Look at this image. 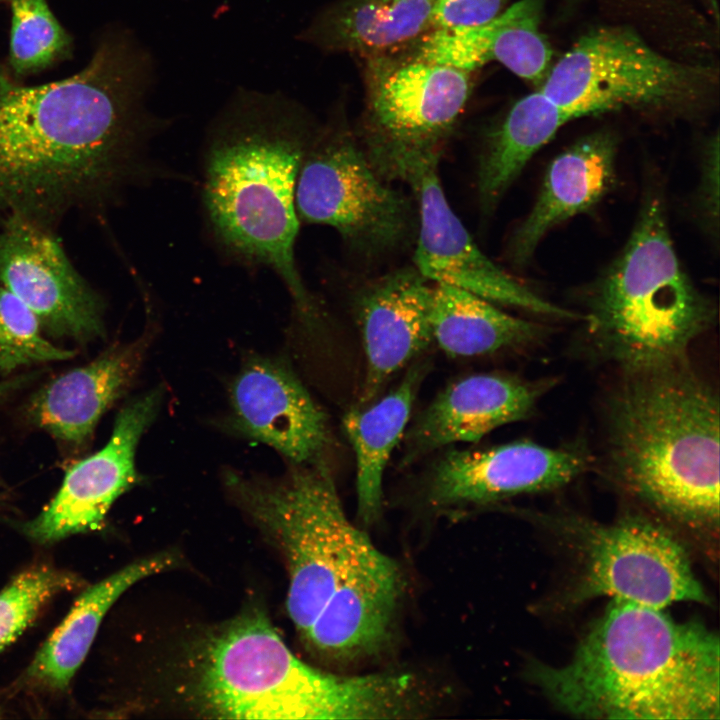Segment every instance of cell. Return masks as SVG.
<instances>
[{
	"label": "cell",
	"mask_w": 720,
	"mask_h": 720,
	"mask_svg": "<svg viewBox=\"0 0 720 720\" xmlns=\"http://www.w3.org/2000/svg\"><path fill=\"white\" fill-rule=\"evenodd\" d=\"M155 81L154 56L125 31L61 81L22 86L0 67V205L41 225L137 177L169 124L146 107Z\"/></svg>",
	"instance_id": "6da1fadb"
},
{
	"label": "cell",
	"mask_w": 720,
	"mask_h": 720,
	"mask_svg": "<svg viewBox=\"0 0 720 720\" xmlns=\"http://www.w3.org/2000/svg\"><path fill=\"white\" fill-rule=\"evenodd\" d=\"M315 132L304 109L282 92L239 87L209 126L202 181L217 243L243 263L276 272L307 324L315 323L318 306L295 260V191Z\"/></svg>",
	"instance_id": "7a4b0ae2"
},
{
	"label": "cell",
	"mask_w": 720,
	"mask_h": 720,
	"mask_svg": "<svg viewBox=\"0 0 720 720\" xmlns=\"http://www.w3.org/2000/svg\"><path fill=\"white\" fill-rule=\"evenodd\" d=\"M719 672V638L706 626L613 600L566 664H534L531 677L574 716L711 720L720 717Z\"/></svg>",
	"instance_id": "3957f363"
},
{
	"label": "cell",
	"mask_w": 720,
	"mask_h": 720,
	"mask_svg": "<svg viewBox=\"0 0 720 720\" xmlns=\"http://www.w3.org/2000/svg\"><path fill=\"white\" fill-rule=\"evenodd\" d=\"M188 696L219 719H412L431 695L409 673L337 675L285 644L262 610H246L207 634L190 662Z\"/></svg>",
	"instance_id": "277c9868"
},
{
	"label": "cell",
	"mask_w": 720,
	"mask_h": 720,
	"mask_svg": "<svg viewBox=\"0 0 720 720\" xmlns=\"http://www.w3.org/2000/svg\"><path fill=\"white\" fill-rule=\"evenodd\" d=\"M616 479L665 515L719 524V397L680 359L624 370L608 411Z\"/></svg>",
	"instance_id": "5b68a950"
},
{
	"label": "cell",
	"mask_w": 720,
	"mask_h": 720,
	"mask_svg": "<svg viewBox=\"0 0 720 720\" xmlns=\"http://www.w3.org/2000/svg\"><path fill=\"white\" fill-rule=\"evenodd\" d=\"M674 248L663 201L650 195L623 250L595 283L585 316L598 351L624 370L686 358L715 318Z\"/></svg>",
	"instance_id": "8992f818"
},
{
	"label": "cell",
	"mask_w": 720,
	"mask_h": 720,
	"mask_svg": "<svg viewBox=\"0 0 720 720\" xmlns=\"http://www.w3.org/2000/svg\"><path fill=\"white\" fill-rule=\"evenodd\" d=\"M232 495L284 557L287 611L302 638L359 572L374 544L348 519L321 461L281 480L230 473Z\"/></svg>",
	"instance_id": "52a82bcc"
},
{
	"label": "cell",
	"mask_w": 720,
	"mask_h": 720,
	"mask_svg": "<svg viewBox=\"0 0 720 720\" xmlns=\"http://www.w3.org/2000/svg\"><path fill=\"white\" fill-rule=\"evenodd\" d=\"M365 154L386 181L439 163L471 93L470 72L400 52L366 58Z\"/></svg>",
	"instance_id": "ba28073f"
},
{
	"label": "cell",
	"mask_w": 720,
	"mask_h": 720,
	"mask_svg": "<svg viewBox=\"0 0 720 720\" xmlns=\"http://www.w3.org/2000/svg\"><path fill=\"white\" fill-rule=\"evenodd\" d=\"M711 71L668 58L623 26L589 31L551 66L540 90L577 119L624 107L679 109L696 104Z\"/></svg>",
	"instance_id": "9c48e42d"
},
{
	"label": "cell",
	"mask_w": 720,
	"mask_h": 720,
	"mask_svg": "<svg viewBox=\"0 0 720 720\" xmlns=\"http://www.w3.org/2000/svg\"><path fill=\"white\" fill-rule=\"evenodd\" d=\"M298 218L333 227L366 259L402 248L413 229L409 199L372 167L343 123L316 130L295 191Z\"/></svg>",
	"instance_id": "30bf717a"
},
{
	"label": "cell",
	"mask_w": 720,
	"mask_h": 720,
	"mask_svg": "<svg viewBox=\"0 0 720 720\" xmlns=\"http://www.w3.org/2000/svg\"><path fill=\"white\" fill-rule=\"evenodd\" d=\"M584 571L572 600L599 596L658 609L682 601L707 603L683 546L662 525L642 516L611 524L569 519Z\"/></svg>",
	"instance_id": "8fae6325"
},
{
	"label": "cell",
	"mask_w": 720,
	"mask_h": 720,
	"mask_svg": "<svg viewBox=\"0 0 720 720\" xmlns=\"http://www.w3.org/2000/svg\"><path fill=\"white\" fill-rule=\"evenodd\" d=\"M0 282L57 337L103 335L102 304L44 226L11 215L0 232Z\"/></svg>",
	"instance_id": "7c38bea8"
},
{
	"label": "cell",
	"mask_w": 720,
	"mask_h": 720,
	"mask_svg": "<svg viewBox=\"0 0 720 720\" xmlns=\"http://www.w3.org/2000/svg\"><path fill=\"white\" fill-rule=\"evenodd\" d=\"M437 167L438 163L427 165L407 182L419 207L415 268L427 280L458 287L495 304L546 317L577 318L530 290L478 248L447 202Z\"/></svg>",
	"instance_id": "4fadbf2b"
},
{
	"label": "cell",
	"mask_w": 720,
	"mask_h": 720,
	"mask_svg": "<svg viewBox=\"0 0 720 720\" xmlns=\"http://www.w3.org/2000/svg\"><path fill=\"white\" fill-rule=\"evenodd\" d=\"M162 399L163 390L157 387L126 404L106 445L67 471L49 505L24 525L25 534L50 543L97 529L114 501L136 483L137 445L155 420Z\"/></svg>",
	"instance_id": "5bb4252c"
},
{
	"label": "cell",
	"mask_w": 720,
	"mask_h": 720,
	"mask_svg": "<svg viewBox=\"0 0 720 720\" xmlns=\"http://www.w3.org/2000/svg\"><path fill=\"white\" fill-rule=\"evenodd\" d=\"M591 464L592 457L583 447L550 448L531 441L451 450L431 472L428 498L437 506L487 504L559 488Z\"/></svg>",
	"instance_id": "9a60e30c"
},
{
	"label": "cell",
	"mask_w": 720,
	"mask_h": 720,
	"mask_svg": "<svg viewBox=\"0 0 720 720\" xmlns=\"http://www.w3.org/2000/svg\"><path fill=\"white\" fill-rule=\"evenodd\" d=\"M232 424L294 465L320 460L330 443L324 411L296 374L279 360H248L230 387Z\"/></svg>",
	"instance_id": "2e32d148"
},
{
	"label": "cell",
	"mask_w": 720,
	"mask_h": 720,
	"mask_svg": "<svg viewBox=\"0 0 720 720\" xmlns=\"http://www.w3.org/2000/svg\"><path fill=\"white\" fill-rule=\"evenodd\" d=\"M416 268L405 267L371 282L357 300V320L366 357L361 403L433 341L432 286Z\"/></svg>",
	"instance_id": "e0dca14e"
},
{
	"label": "cell",
	"mask_w": 720,
	"mask_h": 720,
	"mask_svg": "<svg viewBox=\"0 0 720 720\" xmlns=\"http://www.w3.org/2000/svg\"><path fill=\"white\" fill-rule=\"evenodd\" d=\"M551 384L496 374L471 375L453 383L407 433L403 463L452 443L476 442L502 425L528 417Z\"/></svg>",
	"instance_id": "ac0fdd59"
},
{
	"label": "cell",
	"mask_w": 720,
	"mask_h": 720,
	"mask_svg": "<svg viewBox=\"0 0 720 720\" xmlns=\"http://www.w3.org/2000/svg\"><path fill=\"white\" fill-rule=\"evenodd\" d=\"M543 3L520 0L482 25L431 29L414 43L413 55L470 73L496 61L541 86L552 66L551 47L541 31Z\"/></svg>",
	"instance_id": "d6986e66"
},
{
	"label": "cell",
	"mask_w": 720,
	"mask_h": 720,
	"mask_svg": "<svg viewBox=\"0 0 720 720\" xmlns=\"http://www.w3.org/2000/svg\"><path fill=\"white\" fill-rule=\"evenodd\" d=\"M616 155V137L598 131L581 138L551 162L534 206L510 240L508 253L514 263H526L552 228L604 197L615 182Z\"/></svg>",
	"instance_id": "ffe728a7"
},
{
	"label": "cell",
	"mask_w": 720,
	"mask_h": 720,
	"mask_svg": "<svg viewBox=\"0 0 720 720\" xmlns=\"http://www.w3.org/2000/svg\"><path fill=\"white\" fill-rule=\"evenodd\" d=\"M145 346L142 338L111 347L89 364L55 378L34 396L30 416L54 437L82 443L133 379Z\"/></svg>",
	"instance_id": "44dd1931"
},
{
	"label": "cell",
	"mask_w": 720,
	"mask_h": 720,
	"mask_svg": "<svg viewBox=\"0 0 720 720\" xmlns=\"http://www.w3.org/2000/svg\"><path fill=\"white\" fill-rule=\"evenodd\" d=\"M435 0H340L298 38L327 52L365 58L406 47L431 28Z\"/></svg>",
	"instance_id": "7402d4cb"
},
{
	"label": "cell",
	"mask_w": 720,
	"mask_h": 720,
	"mask_svg": "<svg viewBox=\"0 0 720 720\" xmlns=\"http://www.w3.org/2000/svg\"><path fill=\"white\" fill-rule=\"evenodd\" d=\"M176 554L162 552L135 561L88 587L36 654L27 670L34 682L65 689L82 664L104 615L136 582L172 567Z\"/></svg>",
	"instance_id": "603a6c76"
},
{
	"label": "cell",
	"mask_w": 720,
	"mask_h": 720,
	"mask_svg": "<svg viewBox=\"0 0 720 720\" xmlns=\"http://www.w3.org/2000/svg\"><path fill=\"white\" fill-rule=\"evenodd\" d=\"M425 369L424 365L412 367L382 399L366 409H352L344 417L356 457L357 514L366 524L381 513L384 471L404 433Z\"/></svg>",
	"instance_id": "cb8c5ba5"
},
{
	"label": "cell",
	"mask_w": 720,
	"mask_h": 720,
	"mask_svg": "<svg viewBox=\"0 0 720 720\" xmlns=\"http://www.w3.org/2000/svg\"><path fill=\"white\" fill-rule=\"evenodd\" d=\"M430 320L433 341L452 357L479 356L529 344L543 332L538 324L444 283L432 286Z\"/></svg>",
	"instance_id": "d4e9b609"
},
{
	"label": "cell",
	"mask_w": 720,
	"mask_h": 720,
	"mask_svg": "<svg viewBox=\"0 0 720 720\" xmlns=\"http://www.w3.org/2000/svg\"><path fill=\"white\" fill-rule=\"evenodd\" d=\"M571 120L540 89L518 100L487 136L481 153L477 189L482 207L494 208L531 157Z\"/></svg>",
	"instance_id": "484cf974"
},
{
	"label": "cell",
	"mask_w": 720,
	"mask_h": 720,
	"mask_svg": "<svg viewBox=\"0 0 720 720\" xmlns=\"http://www.w3.org/2000/svg\"><path fill=\"white\" fill-rule=\"evenodd\" d=\"M9 63L18 75L40 71L69 51L71 38L46 0H11Z\"/></svg>",
	"instance_id": "4316f807"
},
{
	"label": "cell",
	"mask_w": 720,
	"mask_h": 720,
	"mask_svg": "<svg viewBox=\"0 0 720 720\" xmlns=\"http://www.w3.org/2000/svg\"><path fill=\"white\" fill-rule=\"evenodd\" d=\"M81 585L76 575L49 565L21 572L0 592V651L12 643L56 594Z\"/></svg>",
	"instance_id": "83f0119b"
},
{
	"label": "cell",
	"mask_w": 720,
	"mask_h": 720,
	"mask_svg": "<svg viewBox=\"0 0 720 720\" xmlns=\"http://www.w3.org/2000/svg\"><path fill=\"white\" fill-rule=\"evenodd\" d=\"M74 351L52 344L41 333L35 313L17 296L0 286V371L20 366L66 360Z\"/></svg>",
	"instance_id": "f1b7e54d"
},
{
	"label": "cell",
	"mask_w": 720,
	"mask_h": 720,
	"mask_svg": "<svg viewBox=\"0 0 720 720\" xmlns=\"http://www.w3.org/2000/svg\"><path fill=\"white\" fill-rule=\"evenodd\" d=\"M509 0H435L431 28L469 27L498 16Z\"/></svg>",
	"instance_id": "f546056e"
},
{
	"label": "cell",
	"mask_w": 720,
	"mask_h": 720,
	"mask_svg": "<svg viewBox=\"0 0 720 720\" xmlns=\"http://www.w3.org/2000/svg\"><path fill=\"white\" fill-rule=\"evenodd\" d=\"M719 153V136L716 135L704 149L699 186V205L704 220L716 236L719 223Z\"/></svg>",
	"instance_id": "4dcf8cb0"
},
{
	"label": "cell",
	"mask_w": 720,
	"mask_h": 720,
	"mask_svg": "<svg viewBox=\"0 0 720 720\" xmlns=\"http://www.w3.org/2000/svg\"><path fill=\"white\" fill-rule=\"evenodd\" d=\"M11 390V384L8 381L0 383V398Z\"/></svg>",
	"instance_id": "1f68e13d"
}]
</instances>
